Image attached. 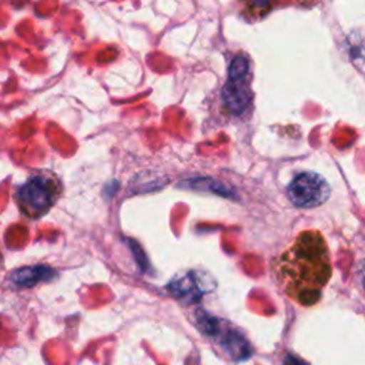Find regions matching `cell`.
Masks as SVG:
<instances>
[{"label":"cell","mask_w":365,"mask_h":365,"mask_svg":"<svg viewBox=\"0 0 365 365\" xmlns=\"http://www.w3.org/2000/svg\"><path fill=\"white\" fill-rule=\"evenodd\" d=\"M285 294L304 307L317 304L331 278L332 267L327 241L317 230H307L272 264Z\"/></svg>","instance_id":"6da1fadb"},{"label":"cell","mask_w":365,"mask_h":365,"mask_svg":"<svg viewBox=\"0 0 365 365\" xmlns=\"http://www.w3.org/2000/svg\"><path fill=\"white\" fill-rule=\"evenodd\" d=\"M61 185L48 174H36L29 178L16 192V204L27 218L37 220L50 211L58 200Z\"/></svg>","instance_id":"7a4b0ae2"},{"label":"cell","mask_w":365,"mask_h":365,"mask_svg":"<svg viewBox=\"0 0 365 365\" xmlns=\"http://www.w3.org/2000/svg\"><path fill=\"white\" fill-rule=\"evenodd\" d=\"M331 194L327 180L317 173H301L287 187L289 201L299 208H312L324 204Z\"/></svg>","instance_id":"3957f363"},{"label":"cell","mask_w":365,"mask_h":365,"mask_svg":"<svg viewBox=\"0 0 365 365\" xmlns=\"http://www.w3.org/2000/svg\"><path fill=\"white\" fill-rule=\"evenodd\" d=\"M50 274H53L47 267H30V268H20L14 271L10 278L14 284L20 287H29L38 281L46 279Z\"/></svg>","instance_id":"277c9868"},{"label":"cell","mask_w":365,"mask_h":365,"mask_svg":"<svg viewBox=\"0 0 365 365\" xmlns=\"http://www.w3.org/2000/svg\"><path fill=\"white\" fill-rule=\"evenodd\" d=\"M284 365H309V364L302 361L301 358H298L295 355H287L284 358Z\"/></svg>","instance_id":"5b68a950"},{"label":"cell","mask_w":365,"mask_h":365,"mask_svg":"<svg viewBox=\"0 0 365 365\" xmlns=\"http://www.w3.org/2000/svg\"><path fill=\"white\" fill-rule=\"evenodd\" d=\"M361 278H362V284H364V288H365V265L361 269Z\"/></svg>","instance_id":"8992f818"}]
</instances>
